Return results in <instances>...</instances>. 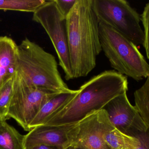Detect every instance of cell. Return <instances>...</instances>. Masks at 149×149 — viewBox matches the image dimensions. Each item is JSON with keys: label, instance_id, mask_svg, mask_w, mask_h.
Returning <instances> with one entry per match:
<instances>
[{"label": "cell", "instance_id": "5bb4252c", "mask_svg": "<svg viewBox=\"0 0 149 149\" xmlns=\"http://www.w3.org/2000/svg\"><path fill=\"white\" fill-rule=\"evenodd\" d=\"M105 140L111 149H136L139 144L136 138L124 134L115 128L106 135Z\"/></svg>", "mask_w": 149, "mask_h": 149}, {"label": "cell", "instance_id": "9c48e42d", "mask_svg": "<svg viewBox=\"0 0 149 149\" xmlns=\"http://www.w3.org/2000/svg\"><path fill=\"white\" fill-rule=\"evenodd\" d=\"M102 109L114 127L126 135L131 136L135 132L148 129L137 109L130 104L127 93L111 100Z\"/></svg>", "mask_w": 149, "mask_h": 149}, {"label": "cell", "instance_id": "5b68a950", "mask_svg": "<svg viewBox=\"0 0 149 149\" xmlns=\"http://www.w3.org/2000/svg\"><path fill=\"white\" fill-rule=\"evenodd\" d=\"M100 23L113 28L136 45H143L144 33L141 16L126 0H93Z\"/></svg>", "mask_w": 149, "mask_h": 149}, {"label": "cell", "instance_id": "30bf717a", "mask_svg": "<svg viewBox=\"0 0 149 149\" xmlns=\"http://www.w3.org/2000/svg\"><path fill=\"white\" fill-rule=\"evenodd\" d=\"M78 124L79 122L58 126L44 125L36 127L24 135V149L40 144L59 146L66 148L72 145L76 138Z\"/></svg>", "mask_w": 149, "mask_h": 149}, {"label": "cell", "instance_id": "8992f818", "mask_svg": "<svg viewBox=\"0 0 149 149\" xmlns=\"http://www.w3.org/2000/svg\"><path fill=\"white\" fill-rule=\"evenodd\" d=\"M59 93L29 85L16 73L7 119H14L24 130L30 131V125L42 107Z\"/></svg>", "mask_w": 149, "mask_h": 149}, {"label": "cell", "instance_id": "2e32d148", "mask_svg": "<svg viewBox=\"0 0 149 149\" xmlns=\"http://www.w3.org/2000/svg\"><path fill=\"white\" fill-rule=\"evenodd\" d=\"M45 2V0H0V10L34 13Z\"/></svg>", "mask_w": 149, "mask_h": 149}, {"label": "cell", "instance_id": "277c9868", "mask_svg": "<svg viewBox=\"0 0 149 149\" xmlns=\"http://www.w3.org/2000/svg\"><path fill=\"white\" fill-rule=\"evenodd\" d=\"M102 50L115 71L136 81L147 78L149 64L137 46L110 26L100 23Z\"/></svg>", "mask_w": 149, "mask_h": 149}, {"label": "cell", "instance_id": "ffe728a7", "mask_svg": "<svg viewBox=\"0 0 149 149\" xmlns=\"http://www.w3.org/2000/svg\"><path fill=\"white\" fill-rule=\"evenodd\" d=\"M135 137L139 142L136 149H149V129L144 132H136L131 135Z\"/></svg>", "mask_w": 149, "mask_h": 149}, {"label": "cell", "instance_id": "e0dca14e", "mask_svg": "<svg viewBox=\"0 0 149 149\" xmlns=\"http://www.w3.org/2000/svg\"><path fill=\"white\" fill-rule=\"evenodd\" d=\"M16 74L0 86V120H6L14 91Z\"/></svg>", "mask_w": 149, "mask_h": 149}, {"label": "cell", "instance_id": "7a4b0ae2", "mask_svg": "<svg viewBox=\"0 0 149 149\" xmlns=\"http://www.w3.org/2000/svg\"><path fill=\"white\" fill-rule=\"evenodd\" d=\"M127 76L114 70L104 71L85 82L76 96L46 124L58 126L77 123L102 110L116 96L128 90Z\"/></svg>", "mask_w": 149, "mask_h": 149}, {"label": "cell", "instance_id": "8fae6325", "mask_svg": "<svg viewBox=\"0 0 149 149\" xmlns=\"http://www.w3.org/2000/svg\"><path fill=\"white\" fill-rule=\"evenodd\" d=\"M79 92V90L59 93L50 99L40 109L29 126L31 130L38 126L46 124L63 109Z\"/></svg>", "mask_w": 149, "mask_h": 149}, {"label": "cell", "instance_id": "d6986e66", "mask_svg": "<svg viewBox=\"0 0 149 149\" xmlns=\"http://www.w3.org/2000/svg\"><path fill=\"white\" fill-rule=\"evenodd\" d=\"M54 1L60 13L66 18L74 7L76 0H54Z\"/></svg>", "mask_w": 149, "mask_h": 149}, {"label": "cell", "instance_id": "7c38bea8", "mask_svg": "<svg viewBox=\"0 0 149 149\" xmlns=\"http://www.w3.org/2000/svg\"><path fill=\"white\" fill-rule=\"evenodd\" d=\"M17 46L10 38L0 36V86L17 73Z\"/></svg>", "mask_w": 149, "mask_h": 149}, {"label": "cell", "instance_id": "6da1fadb", "mask_svg": "<svg viewBox=\"0 0 149 149\" xmlns=\"http://www.w3.org/2000/svg\"><path fill=\"white\" fill-rule=\"evenodd\" d=\"M66 23L73 79L86 77L95 68L97 56L102 51L100 22L93 0H76Z\"/></svg>", "mask_w": 149, "mask_h": 149}, {"label": "cell", "instance_id": "52a82bcc", "mask_svg": "<svg viewBox=\"0 0 149 149\" xmlns=\"http://www.w3.org/2000/svg\"><path fill=\"white\" fill-rule=\"evenodd\" d=\"M32 20L42 25L48 34L58 57L65 80L73 79L68 46L66 18L58 10L54 0L46 1L36 12Z\"/></svg>", "mask_w": 149, "mask_h": 149}, {"label": "cell", "instance_id": "ac0fdd59", "mask_svg": "<svg viewBox=\"0 0 149 149\" xmlns=\"http://www.w3.org/2000/svg\"><path fill=\"white\" fill-rule=\"evenodd\" d=\"M141 17L144 28V42L143 46L146 51L147 58L149 59V2L145 5Z\"/></svg>", "mask_w": 149, "mask_h": 149}, {"label": "cell", "instance_id": "44dd1931", "mask_svg": "<svg viewBox=\"0 0 149 149\" xmlns=\"http://www.w3.org/2000/svg\"><path fill=\"white\" fill-rule=\"evenodd\" d=\"M27 149H65L63 147L53 145H46V144H40L36 145Z\"/></svg>", "mask_w": 149, "mask_h": 149}, {"label": "cell", "instance_id": "9a60e30c", "mask_svg": "<svg viewBox=\"0 0 149 149\" xmlns=\"http://www.w3.org/2000/svg\"><path fill=\"white\" fill-rule=\"evenodd\" d=\"M135 107L149 129V74L141 87L134 93Z\"/></svg>", "mask_w": 149, "mask_h": 149}, {"label": "cell", "instance_id": "7402d4cb", "mask_svg": "<svg viewBox=\"0 0 149 149\" xmlns=\"http://www.w3.org/2000/svg\"><path fill=\"white\" fill-rule=\"evenodd\" d=\"M65 149H86L81 148V147H78V146H75V145H71L70 146L66 148Z\"/></svg>", "mask_w": 149, "mask_h": 149}, {"label": "cell", "instance_id": "ba28073f", "mask_svg": "<svg viewBox=\"0 0 149 149\" xmlns=\"http://www.w3.org/2000/svg\"><path fill=\"white\" fill-rule=\"evenodd\" d=\"M114 128L105 110L95 112L79 122L77 136L72 145L86 149H111L105 136Z\"/></svg>", "mask_w": 149, "mask_h": 149}, {"label": "cell", "instance_id": "4fadbf2b", "mask_svg": "<svg viewBox=\"0 0 149 149\" xmlns=\"http://www.w3.org/2000/svg\"><path fill=\"white\" fill-rule=\"evenodd\" d=\"M24 138L6 120H0V149H24Z\"/></svg>", "mask_w": 149, "mask_h": 149}, {"label": "cell", "instance_id": "3957f363", "mask_svg": "<svg viewBox=\"0 0 149 149\" xmlns=\"http://www.w3.org/2000/svg\"><path fill=\"white\" fill-rule=\"evenodd\" d=\"M17 73L34 86L58 92L71 90L62 78L55 57L28 38L17 46Z\"/></svg>", "mask_w": 149, "mask_h": 149}]
</instances>
